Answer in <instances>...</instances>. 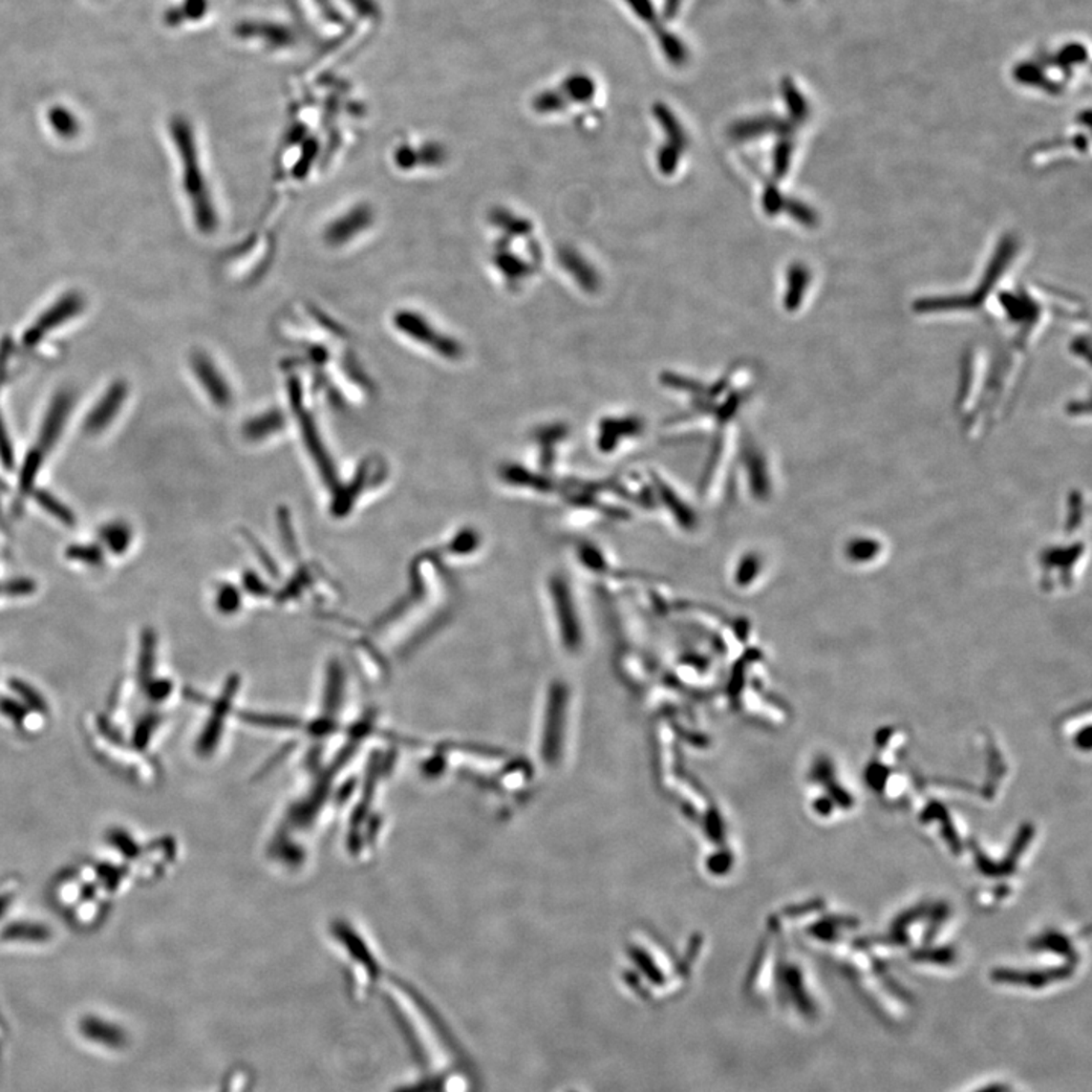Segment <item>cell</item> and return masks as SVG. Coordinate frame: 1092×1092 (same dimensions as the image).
<instances>
[{
  "mask_svg": "<svg viewBox=\"0 0 1092 1092\" xmlns=\"http://www.w3.org/2000/svg\"><path fill=\"white\" fill-rule=\"evenodd\" d=\"M175 140H177L178 151L181 154V160L184 162V182L187 188L188 196L192 199L193 210H195L196 221L199 226L203 229H210L213 225V208H211L208 195L205 192V185H203V173L199 167L198 155H196L195 146H193L192 137L188 133V129L182 123H178L175 126Z\"/></svg>",
  "mask_w": 1092,
  "mask_h": 1092,
  "instance_id": "cell-1",
  "label": "cell"
},
{
  "mask_svg": "<svg viewBox=\"0 0 1092 1092\" xmlns=\"http://www.w3.org/2000/svg\"><path fill=\"white\" fill-rule=\"evenodd\" d=\"M82 307H84V301L79 294H66L63 299L56 302L55 306L49 309L46 313L41 314L40 319L26 332V334L23 335V345L26 348H32V346L37 345L48 332H54L58 325L76 316L81 311Z\"/></svg>",
  "mask_w": 1092,
  "mask_h": 1092,
  "instance_id": "cell-2",
  "label": "cell"
},
{
  "mask_svg": "<svg viewBox=\"0 0 1092 1092\" xmlns=\"http://www.w3.org/2000/svg\"><path fill=\"white\" fill-rule=\"evenodd\" d=\"M128 396V387L123 381H118L107 390V394L100 397V401L93 407L84 422V430L90 435H97L110 425L118 416V410Z\"/></svg>",
  "mask_w": 1092,
  "mask_h": 1092,
  "instance_id": "cell-3",
  "label": "cell"
},
{
  "mask_svg": "<svg viewBox=\"0 0 1092 1092\" xmlns=\"http://www.w3.org/2000/svg\"><path fill=\"white\" fill-rule=\"evenodd\" d=\"M72 405H74L72 396L66 394V392L58 394L54 397V401H52L51 407H49L48 415H46L45 420H43V427H41L40 431L38 448H40L41 451H51L56 441H58L59 436H61L64 427H66L69 415H71Z\"/></svg>",
  "mask_w": 1092,
  "mask_h": 1092,
  "instance_id": "cell-4",
  "label": "cell"
},
{
  "mask_svg": "<svg viewBox=\"0 0 1092 1092\" xmlns=\"http://www.w3.org/2000/svg\"><path fill=\"white\" fill-rule=\"evenodd\" d=\"M1014 77L1019 84L1035 87V89L1042 90V92L1050 93V95H1060L1063 92V85L1050 79L1045 75L1044 67L1038 61L1018 64L1014 69Z\"/></svg>",
  "mask_w": 1092,
  "mask_h": 1092,
  "instance_id": "cell-5",
  "label": "cell"
},
{
  "mask_svg": "<svg viewBox=\"0 0 1092 1092\" xmlns=\"http://www.w3.org/2000/svg\"><path fill=\"white\" fill-rule=\"evenodd\" d=\"M1086 59H1088V52H1086L1085 46L1073 43V45L1063 46L1055 55L1042 54L1038 63L1041 64L1044 69L1045 67H1058L1063 74L1070 75L1073 66L1083 64Z\"/></svg>",
  "mask_w": 1092,
  "mask_h": 1092,
  "instance_id": "cell-6",
  "label": "cell"
},
{
  "mask_svg": "<svg viewBox=\"0 0 1092 1092\" xmlns=\"http://www.w3.org/2000/svg\"><path fill=\"white\" fill-rule=\"evenodd\" d=\"M100 537L115 554L126 552L131 541H133V534H131L129 526L121 523L108 524V525L103 526L100 530Z\"/></svg>",
  "mask_w": 1092,
  "mask_h": 1092,
  "instance_id": "cell-7",
  "label": "cell"
},
{
  "mask_svg": "<svg viewBox=\"0 0 1092 1092\" xmlns=\"http://www.w3.org/2000/svg\"><path fill=\"white\" fill-rule=\"evenodd\" d=\"M41 464H43V451L40 448L31 449L25 461H23L22 471L19 475V489L22 495L32 492Z\"/></svg>",
  "mask_w": 1092,
  "mask_h": 1092,
  "instance_id": "cell-8",
  "label": "cell"
},
{
  "mask_svg": "<svg viewBox=\"0 0 1092 1092\" xmlns=\"http://www.w3.org/2000/svg\"><path fill=\"white\" fill-rule=\"evenodd\" d=\"M33 497H35V501H37L38 504L45 508L49 515L58 519L59 523H63L64 525L67 526H75V524H76V516H75L74 511L67 507L66 504H63L61 501L56 500L54 495L46 492V490H37V492L33 493Z\"/></svg>",
  "mask_w": 1092,
  "mask_h": 1092,
  "instance_id": "cell-9",
  "label": "cell"
},
{
  "mask_svg": "<svg viewBox=\"0 0 1092 1092\" xmlns=\"http://www.w3.org/2000/svg\"><path fill=\"white\" fill-rule=\"evenodd\" d=\"M67 559L97 567L103 562V551L97 545H72L66 551Z\"/></svg>",
  "mask_w": 1092,
  "mask_h": 1092,
  "instance_id": "cell-10",
  "label": "cell"
},
{
  "mask_svg": "<svg viewBox=\"0 0 1092 1092\" xmlns=\"http://www.w3.org/2000/svg\"><path fill=\"white\" fill-rule=\"evenodd\" d=\"M155 634L152 630H144L141 636L140 660H139V673L141 678L151 675L154 666Z\"/></svg>",
  "mask_w": 1092,
  "mask_h": 1092,
  "instance_id": "cell-11",
  "label": "cell"
},
{
  "mask_svg": "<svg viewBox=\"0 0 1092 1092\" xmlns=\"http://www.w3.org/2000/svg\"><path fill=\"white\" fill-rule=\"evenodd\" d=\"M0 589H2V593H5V595L23 596L32 593L33 590H35V585H33V582H31V580H26V578H17V580H11V582L5 583V585H0Z\"/></svg>",
  "mask_w": 1092,
  "mask_h": 1092,
  "instance_id": "cell-12",
  "label": "cell"
},
{
  "mask_svg": "<svg viewBox=\"0 0 1092 1092\" xmlns=\"http://www.w3.org/2000/svg\"><path fill=\"white\" fill-rule=\"evenodd\" d=\"M0 461L7 469L14 467V451H12L11 441L8 438L2 418H0Z\"/></svg>",
  "mask_w": 1092,
  "mask_h": 1092,
  "instance_id": "cell-13",
  "label": "cell"
},
{
  "mask_svg": "<svg viewBox=\"0 0 1092 1092\" xmlns=\"http://www.w3.org/2000/svg\"><path fill=\"white\" fill-rule=\"evenodd\" d=\"M0 592H2V589H0Z\"/></svg>",
  "mask_w": 1092,
  "mask_h": 1092,
  "instance_id": "cell-14",
  "label": "cell"
}]
</instances>
